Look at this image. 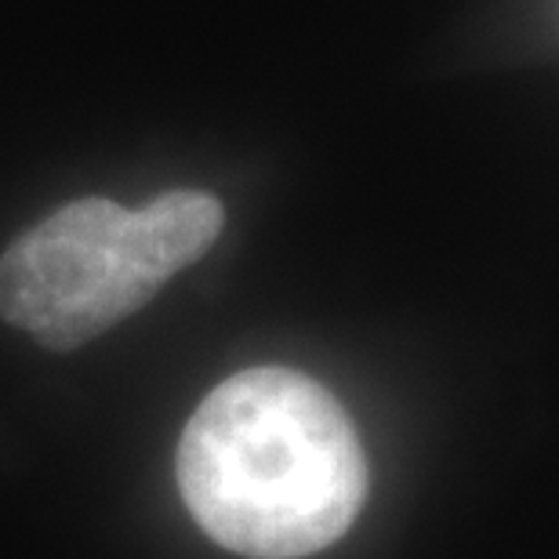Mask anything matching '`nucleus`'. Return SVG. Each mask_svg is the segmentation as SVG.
<instances>
[{
  "label": "nucleus",
  "mask_w": 559,
  "mask_h": 559,
  "mask_svg": "<svg viewBox=\"0 0 559 559\" xmlns=\"http://www.w3.org/2000/svg\"><path fill=\"white\" fill-rule=\"evenodd\" d=\"M178 487L200 531L251 559H301L338 542L367 495V457L317 378L251 367L186 421Z\"/></svg>",
  "instance_id": "nucleus-1"
},
{
  "label": "nucleus",
  "mask_w": 559,
  "mask_h": 559,
  "mask_svg": "<svg viewBox=\"0 0 559 559\" xmlns=\"http://www.w3.org/2000/svg\"><path fill=\"white\" fill-rule=\"evenodd\" d=\"M222 222L226 211L204 189H171L139 211L73 200L0 254V317L44 349H76L204 259Z\"/></svg>",
  "instance_id": "nucleus-2"
}]
</instances>
